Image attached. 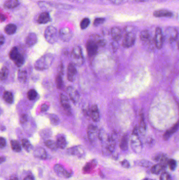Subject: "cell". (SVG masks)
<instances>
[{"label": "cell", "instance_id": "obj_19", "mask_svg": "<svg viewBox=\"0 0 179 180\" xmlns=\"http://www.w3.org/2000/svg\"><path fill=\"white\" fill-rule=\"evenodd\" d=\"M26 44L28 47H32L35 46L38 42V37L35 33H30L26 38Z\"/></svg>", "mask_w": 179, "mask_h": 180}, {"label": "cell", "instance_id": "obj_39", "mask_svg": "<svg viewBox=\"0 0 179 180\" xmlns=\"http://www.w3.org/2000/svg\"><path fill=\"white\" fill-rule=\"evenodd\" d=\"M13 61L16 66H17L18 67H21L24 63V58L22 54L20 53Z\"/></svg>", "mask_w": 179, "mask_h": 180}, {"label": "cell", "instance_id": "obj_46", "mask_svg": "<svg viewBox=\"0 0 179 180\" xmlns=\"http://www.w3.org/2000/svg\"><path fill=\"white\" fill-rule=\"evenodd\" d=\"M160 180H172L171 177L167 172H164L161 174Z\"/></svg>", "mask_w": 179, "mask_h": 180}, {"label": "cell", "instance_id": "obj_15", "mask_svg": "<svg viewBox=\"0 0 179 180\" xmlns=\"http://www.w3.org/2000/svg\"><path fill=\"white\" fill-rule=\"evenodd\" d=\"M140 40L144 44L150 46L153 43L152 40L151 36L149 31L147 30L142 31L140 34Z\"/></svg>", "mask_w": 179, "mask_h": 180}, {"label": "cell", "instance_id": "obj_1", "mask_svg": "<svg viewBox=\"0 0 179 180\" xmlns=\"http://www.w3.org/2000/svg\"><path fill=\"white\" fill-rule=\"evenodd\" d=\"M102 39L98 35H93L90 37L86 43L87 52L89 57H93L96 55L99 47H101Z\"/></svg>", "mask_w": 179, "mask_h": 180}, {"label": "cell", "instance_id": "obj_45", "mask_svg": "<svg viewBox=\"0 0 179 180\" xmlns=\"http://www.w3.org/2000/svg\"><path fill=\"white\" fill-rule=\"evenodd\" d=\"M167 165L169 167L170 169L173 171L175 170V168H177V162H176L175 160L170 159L169 161H168V163H167Z\"/></svg>", "mask_w": 179, "mask_h": 180}, {"label": "cell", "instance_id": "obj_28", "mask_svg": "<svg viewBox=\"0 0 179 180\" xmlns=\"http://www.w3.org/2000/svg\"><path fill=\"white\" fill-rule=\"evenodd\" d=\"M138 129H139V133L141 135H144L146 134V122L144 121V115L141 114L140 116V122L139 125L138 126Z\"/></svg>", "mask_w": 179, "mask_h": 180}, {"label": "cell", "instance_id": "obj_11", "mask_svg": "<svg viewBox=\"0 0 179 180\" xmlns=\"http://www.w3.org/2000/svg\"><path fill=\"white\" fill-rule=\"evenodd\" d=\"M54 170L58 176L63 178H69L72 175L71 172L66 170L61 164H55L54 166Z\"/></svg>", "mask_w": 179, "mask_h": 180}, {"label": "cell", "instance_id": "obj_44", "mask_svg": "<svg viewBox=\"0 0 179 180\" xmlns=\"http://www.w3.org/2000/svg\"><path fill=\"white\" fill-rule=\"evenodd\" d=\"M89 24H90V20L88 18L83 19V20H81L80 24L81 29L85 30L86 28H88V26L89 25Z\"/></svg>", "mask_w": 179, "mask_h": 180}, {"label": "cell", "instance_id": "obj_42", "mask_svg": "<svg viewBox=\"0 0 179 180\" xmlns=\"http://www.w3.org/2000/svg\"><path fill=\"white\" fill-rule=\"evenodd\" d=\"M38 96L37 92L34 89H31L28 91L27 94V97L30 101H33L36 99Z\"/></svg>", "mask_w": 179, "mask_h": 180}, {"label": "cell", "instance_id": "obj_38", "mask_svg": "<svg viewBox=\"0 0 179 180\" xmlns=\"http://www.w3.org/2000/svg\"><path fill=\"white\" fill-rule=\"evenodd\" d=\"M44 143H45L46 147H47L49 149L56 150L58 148L56 142H55L54 141L48 140L46 141Z\"/></svg>", "mask_w": 179, "mask_h": 180}, {"label": "cell", "instance_id": "obj_60", "mask_svg": "<svg viewBox=\"0 0 179 180\" xmlns=\"http://www.w3.org/2000/svg\"><path fill=\"white\" fill-rule=\"evenodd\" d=\"M177 48H178V49H179V41H178V42H177Z\"/></svg>", "mask_w": 179, "mask_h": 180}, {"label": "cell", "instance_id": "obj_20", "mask_svg": "<svg viewBox=\"0 0 179 180\" xmlns=\"http://www.w3.org/2000/svg\"><path fill=\"white\" fill-rule=\"evenodd\" d=\"M111 38L114 41L118 42L121 40L122 38V31L120 28L114 27L111 29L110 31Z\"/></svg>", "mask_w": 179, "mask_h": 180}, {"label": "cell", "instance_id": "obj_25", "mask_svg": "<svg viewBox=\"0 0 179 180\" xmlns=\"http://www.w3.org/2000/svg\"><path fill=\"white\" fill-rule=\"evenodd\" d=\"M179 128V122H178L175 125H174L173 127L168 129L167 131H166V132L164 133V136H163L164 140L165 141L168 140L170 138V137L177 131Z\"/></svg>", "mask_w": 179, "mask_h": 180}, {"label": "cell", "instance_id": "obj_17", "mask_svg": "<svg viewBox=\"0 0 179 180\" xmlns=\"http://www.w3.org/2000/svg\"><path fill=\"white\" fill-rule=\"evenodd\" d=\"M66 92L69 95L71 101L74 103H77L79 99V94L76 90H75L74 87H69L67 88Z\"/></svg>", "mask_w": 179, "mask_h": 180}, {"label": "cell", "instance_id": "obj_53", "mask_svg": "<svg viewBox=\"0 0 179 180\" xmlns=\"http://www.w3.org/2000/svg\"><path fill=\"white\" fill-rule=\"evenodd\" d=\"M23 180H35L33 176L31 175H28L27 176H26L25 178H24Z\"/></svg>", "mask_w": 179, "mask_h": 180}, {"label": "cell", "instance_id": "obj_50", "mask_svg": "<svg viewBox=\"0 0 179 180\" xmlns=\"http://www.w3.org/2000/svg\"><path fill=\"white\" fill-rule=\"evenodd\" d=\"M27 121H28V117H27V115L25 114L22 115L21 117V119H20L21 123H25Z\"/></svg>", "mask_w": 179, "mask_h": 180}, {"label": "cell", "instance_id": "obj_57", "mask_svg": "<svg viewBox=\"0 0 179 180\" xmlns=\"http://www.w3.org/2000/svg\"><path fill=\"white\" fill-rule=\"evenodd\" d=\"M5 161V158H4L3 156H1V163H2Z\"/></svg>", "mask_w": 179, "mask_h": 180}, {"label": "cell", "instance_id": "obj_54", "mask_svg": "<svg viewBox=\"0 0 179 180\" xmlns=\"http://www.w3.org/2000/svg\"><path fill=\"white\" fill-rule=\"evenodd\" d=\"M4 41H5V38L3 35L1 36V38H0V43H1V46H2L4 44Z\"/></svg>", "mask_w": 179, "mask_h": 180}, {"label": "cell", "instance_id": "obj_27", "mask_svg": "<svg viewBox=\"0 0 179 180\" xmlns=\"http://www.w3.org/2000/svg\"><path fill=\"white\" fill-rule=\"evenodd\" d=\"M96 161L95 160H93L91 161V162L87 163L85 166L83 168V172L85 173H89L93 171V170L94 169L96 166H97Z\"/></svg>", "mask_w": 179, "mask_h": 180}, {"label": "cell", "instance_id": "obj_9", "mask_svg": "<svg viewBox=\"0 0 179 180\" xmlns=\"http://www.w3.org/2000/svg\"><path fill=\"white\" fill-rule=\"evenodd\" d=\"M87 135L89 140L91 142H94L97 138H98L99 131L96 126L90 124L87 128Z\"/></svg>", "mask_w": 179, "mask_h": 180}, {"label": "cell", "instance_id": "obj_34", "mask_svg": "<svg viewBox=\"0 0 179 180\" xmlns=\"http://www.w3.org/2000/svg\"><path fill=\"white\" fill-rule=\"evenodd\" d=\"M3 99L6 103L12 104L13 102V96L10 91H5L3 94Z\"/></svg>", "mask_w": 179, "mask_h": 180}, {"label": "cell", "instance_id": "obj_22", "mask_svg": "<svg viewBox=\"0 0 179 180\" xmlns=\"http://www.w3.org/2000/svg\"><path fill=\"white\" fill-rule=\"evenodd\" d=\"M167 168V165L161 163H157L154 165L151 168L152 173L154 174H161L165 172V168Z\"/></svg>", "mask_w": 179, "mask_h": 180}, {"label": "cell", "instance_id": "obj_37", "mask_svg": "<svg viewBox=\"0 0 179 180\" xmlns=\"http://www.w3.org/2000/svg\"><path fill=\"white\" fill-rule=\"evenodd\" d=\"M18 79L20 82H25L27 79V73L25 70H19L18 72Z\"/></svg>", "mask_w": 179, "mask_h": 180}, {"label": "cell", "instance_id": "obj_21", "mask_svg": "<svg viewBox=\"0 0 179 180\" xmlns=\"http://www.w3.org/2000/svg\"><path fill=\"white\" fill-rule=\"evenodd\" d=\"M153 159L154 161H156L157 163H161V164L167 165L168 161L169 159L168 158L167 155L162 153H157L155 155L153 158Z\"/></svg>", "mask_w": 179, "mask_h": 180}, {"label": "cell", "instance_id": "obj_18", "mask_svg": "<svg viewBox=\"0 0 179 180\" xmlns=\"http://www.w3.org/2000/svg\"><path fill=\"white\" fill-rule=\"evenodd\" d=\"M89 115L91 116V118L93 120V121L94 122H97L100 119V115L99 112L98 108L96 104L93 105L91 107V109L89 110Z\"/></svg>", "mask_w": 179, "mask_h": 180}, {"label": "cell", "instance_id": "obj_10", "mask_svg": "<svg viewBox=\"0 0 179 180\" xmlns=\"http://www.w3.org/2000/svg\"><path fill=\"white\" fill-rule=\"evenodd\" d=\"M178 32L175 29L171 27L167 28L165 30L164 39H166L168 43H172L177 39Z\"/></svg>", "mask_w": 179, "mask_h": 180}, {"label": "cell", "instance_id": "obj_55", "mask_svg": "<svg viewBox=\"0 0 179 180\" xmlns=\"http://www.w3.org/2000/svg\"><path fill=\"white\" fill-rule=\"evenodd\" d=\"M5 19H6V17H5V16L4 15H3V14H1V21H2V22L5 21Z\"/></svg>", "mask_w": 179, "mask_h": 180}, {"label": "cell", "instance_id": "obj_5", "mask_svg": "<svg viewBox=\"0 0 179 180\" xmlns=\"http://www.w3.org/2000/svg\"><path fill=\"white\" fill-rule=\"evenodd\" d=\"M130 145L134 152L139 153L141 152L142 144L139 135L132 134L130 137Z\"/></svg>", "mask_w": 179, "mask_h": 180}, {"label": "cell", "instance_id": "obj_32", "mask_svg": "<svg viewBox=\"0 0 179 180\" xmlns=\"http://www.w3.org/2000/svg\"><path fill=\"white\" fill-rule=\"evenodd\" d=\"M16 30H17L16 26L15 24H12V23L8 24L4 29V31L5 32V33L9 36L14 34L16 32Z\"/></svg>", "mask_w": 179, "mask_h": 180}, {"label": "cell", "instance_id": "obj_40", "mask_svg": "<svg viewBox=\"0 0 179 180\" xmlns=\"http://www.w3.org/2000/svg\"><path fill=\"white\" fill-rule=\"evenodd\" d=\"M55 83L58 89H61L63 85V78H62V75L61 74H58L56 76V79H55Z\"/></svg>", "mask_w": 179, "mask_h": 180}, {"label": "cell", "instance_id": "obj_8", "mask_svg": "<svg viewBox=\"0 0 179 180\" xmlns=\"http://www.w3.org/2000/svg\"><path fill=\"white\" fill-rule=\"evenodd\" d=\"M164 36L162 33L161 28H157L154 38V43L156 48L158 49H161L164 45Z\"/></svg>", "mask_w": 179, "mask_h": 180}, {"label": "cell", "instance_id": "obj_49", "mask_svg": "<svg viewBox=\"0 0 179 180\" xmlns=\"http://www.w3.org/2000/svg\"><path fill=\"white\" fill-rule=\"evenodd\" d=\"M6 140L3 137L1 138L0 139V148H4L6 146Z\"/></svg>", "mask_w": 179, "mask_h": 180}, {"label": "cell", "instance_id": "obj_29", "mask_svg": "<svg viewBox=\"0 0 179 180\" xmlns=\"http://www.w3.org/2000/svg\"><path fill=\"white\" fill-rule=\"evenodd\" d=\"M19 4L18 0H6L4 2V6L8 9H13L18 7Z\"/></svg>", "mask_w": 179, "mask_h": 180}, {"label": "cell", "instance_id": "obj_30", "mask_svg": "<svg viewBox=\"0 0 179 180\" xmlns=\"http://www.w3.org/2000/svg\"><path fill=\"white\" fill-rule=\"evenodd\" d=\"M57 147L61 149H64L67 146V141L64 135H59L57 137L56 140Z\"/></svg>", "mask_w": 179, "mask_h": 180}, {"label": "cell", "instance_id": "obj_31", "mask_svg": "<svg viewBox=\"0 0 179 180\" xmlns=\"http://www.w3.org/2000/svg\"><path fill=\"white\" fill-rule=\"evenodd\" d=\"M128 135L124 134L120 141L119 147L120 149L122 151H127L128 148Z\"/></svg>", "mask_w": 179, "mask_h": 180}, {"label": "cell", "instance_id": "obj_24", "mask_svg": "<svg viewBox=\"0 0 179 180\" xmlns=\"http://www.w3.org/2000/svg\"><path fill=\"white\" fill-rule=\"evenodd\" d=\"M34 155L37 158L41 160H45L47 158L46 151L44 148L41 147H38L34 151Z\"/></svg>", "mask_w": 179, "mask_h": 180}, {"label": "cell", "instance_id": "obj_2", "mask_svg": "<svg viewBox=\"0 0 179 180\" xmlns=\"http://www.w3.org/2000/svg\"><path fill=\"white\" fill-rule=\"evenodd\" d=\"M54 56L52 54H46L36 61L34 67L38 71H43L49 68L53 63Z\"/></svg>", "mask_w": 179, "mask_h": 180}, {"label": "cell", "instance_id": "obj_13", "mask_svg": "<svg viewBox=\"0 0 179 180\" xmlns=\"http://www.w3.org/2000/svg\"><path fill=\"white\" fill-rule=\"evenodd\" d=\"M67 153L69 155L76 156L78 158H82L85 156V151L82 146L78 145L72 147L67 150Z\"/></svg>", "mask_w": 179, "mask_h": 180}, {"label": "cell", "instance_id": "obj_43", "mask_svg": "<svg viewBox=\"0 0 179 180\" xmlns=\"http://www.w3.org/2000/svg\"><path fill=\"white\" fill-rule=\"evenodd\" d=\"M8 68L5 66L2 67L1 71V80L3 81L6 80L8 76Z\"/></svg>", "mask_w": 179, "mask_h": 180}, {"label": "cell", "instance_id": "obj_59", "mask_svg": "<svg viewBox=\"0 0 179 180\" xmlns=\"http://www.w3.org/2000/svg\"><path fill=\"white\" fill-rule=\"evenodd\" d=\"M144 180H152V179H151V178H144Z\"/></svg>", "mask_w": 179, "mask_h": 180}, {"label": "cell", "instance_id": "obj_3", "mask_svg": "<svg viewBox=\"0 0 179 180\" xmlns=\"http://www.w3.org/2000/svg\"><path fill=\"white\" fill-rule=\"evenodd\" d=\"M71 58L73 63L75 66H81L84 62V58L83 56V52L80 46H75L71 51Z\"/></svg>", "mask_w": 179, "mask_h": 180}, {"label": "cell", "instance_id": "obj_56", "mask_svg": "<svg viewBox=\"0 0 179 180\" xmlns=\"http://www.w3.org/2000/svg\"><path fill=\"white\" fill-rule=\"evenodd\" d=\"M9 180H18V178L16 176H12L10 177Z\"/></svg>", "mask_w": 179, "mask_h": 180}, {"label": "cell", "instance_id": "obj_58", "mask_svg": "<svg viewBox=\"0 0 179 180\" xmlns=\"http://www.w3.org/2000/svg\"><path fill=\"white\" fill-rule=\"evenodd\" d=\"M137 1H138V2H146V1H147L148 0H136Z\"/></svg>", "mask_w": 179, "mask_h": 180}, {"label": "cell", "instance_id": "obj_7", "mask_svg": "<svg viewBox=\"0 0 179 180\" xmlns=\"http://www.w3.org/2000/svg\"><path fill=\"white\" fill-rule=\"evenodd\" d=\"M104 150L106 152L111 153L114 150L116 147V142L112 137L107 136L106 138L101 141Z\"/></svg>", "mask_w": 179, "mask_h": 180}, {"label": "cell", "instance_id": "obj_47", "mask_svg": "<svg viewBox=\"0 0 179 180\" xmlns=\"http://www.w3.org/2000/svg\"><path fill=\"white\" fill-rule=\"evenodd\" d=\"M104 21H105V20L104 18H96V19H94V25L96 26H99V25H101L102 23H104Z\"/></svg>", "mask_w": 179, "mask_h": 180}, {"label": "cell", "instance_id": "obj_16", "mask_svg": "<svg viewBox=\"0 0 179 180\" xmlns=\"http://www.w3.org/2000/svg\"><path fill=\"white\" fill-rule=\"evenodd\" d=\"M77 74V70L73 63H70L67 68V79L69 81L73 82L75 80Z\"/></svg>", "mask_w": 179, "mask_h": 180}, {"label": "cell", "instance_id": "obj_33", "mask_svg": "<svg viewBox=\"0 0 179 180\" xmlns=\"http://www.w3.org/2000/svg\"><path fill=\"white\" fill-rule=\"evenodd\" d=\"M11 146L12 150L15 152H20L22 150L21 145L18 141H11Z\"/></svg>", "mask_w": 179, "mask_h": 180}, {"label": "cell", "instance_id": "obj_12", "mask_svg": "<svg viewBox=\"0 0 179 180\" xmlns=\"http://www.w3.org/2000/svg\"><path fill=\"white\" fill-rule=\"evenodd\" d=\"M59 38L64 42H68L73 37V32L69 28L64 27L59 30Z\"/></svg>", "mask_w": 179, "mask_h": 180}, {"label": "cell", "instance_id": "obj_6", "mask_svg": "<svg viewBox=\"0 0 179 180\" xmlns=\"http://www.w3.org/2000/svg\"><path fill=\"white\" fill-rule=\"evenodd\" d=\"M135 32H125L122 41V46L125 48H129L134 46L136 42Z\"/></svg>", "mask_w": 179, "mask_h": 180}, {"label": "cell", "instance_id": "obj_36", "mask_svg": "<svg viewBox=\"0 0 179 180\" xmlns=\"http://www.w3.org/2000/svg\"><path fill=\"white\" fill-rule=\"evenodd\" d=\"M20 53L18 51L17 47H13L12 49H11L10 53H9V56L10 59H12V61H14L18 56L19 55Z\"/></svg>", "mask_w": 179, "mask_h": 180}, {"label": "cell", "instance_id": "obj_4", "mask_svg": "<svg viewBox=\"0 0 179 180\" xmlns=\"http://www.w3.org/2000/svg\"><path fill=\"white\" fill-rule=\"evenodd\" d=\"M44 36L47 42L50 44H54L57 42L59 38V33H58L57 29L55 27L49 26L45 30Z\"/></svg>", "mask_w": 179, "mask_h": 180}, {"label": "cell", "instance_id": "obj_41", "mask_svg": "<svg viewBox=\"0 0 179 180\" xmlns=\"http://www.w3.org/2000/svg\"><path fill=\"white\" fill-rule=\"evenodd\" d=\"M49 118L51 123L54 126H56L59 124V119L56 115L54 114H49Z\"/></svg>", "mask_w": 179, "mask_h": 180}, {"label": "cell", "instance_id": "obj_23", "mask_svg": "<svg viewBox=\"0 0 179 180\" xmlns=\"http://www.w3.org/2000/svg\"><path fill=\"white\" fill-rule=\"evenodd\" d=\"M51 21V18L49 13L47 12H41L38 17V22L39 24H47Z\"/></svg>", "mask_w": 179, "mask_h": 180}, {"label": "cell", "instance_id": "obj_52", "mask_svg": "<svg viewBox=\"0 0 179 180\" xmlns=\"http://www.w3.org/2000/svg\"><path fill=\"white\" fill-rule=\"evenodd\" d=\"M110 1L113 4H120L123 1V0H110Z\"/></svg>", "mask_w": 179, "mask_h": 180}, {"label": "cell", "instance_id": "obj_48", "mask_svg": "<svg viewBox=\"0 0 179 180\" xmlns=\"http://www.w3.org/2000/svg\"><path fill=\"white\" fill-rule=\"evenodd\" d=\"M121 165L123 168H129L130 166V163L127 160H124L122 161V162H121Z\"/></svg>", "mask_w": 179, "mask_h": 180}, {"label": "cell", "instance_id": "obj_51", "mask_svg": "<svg viewBox=\"0 0 179 180\" xmlns=\"http://www.w3.org/2000/svg\"><path fill=\"white\" fill-rule=\"evenodd\" d=\"M49 109V106L46 104H43L41 107V112H46Z\"/></svg>", "mask_w": 179, "mask_h": 180}, {"label": "cell", "instance_id": "obj_35", "mask_svg": "<svg viewBox=\"0 0 179 180\" xmlns=\"http://www.w3.org/2000/svg\"><path fill=\"white\" fill-rule=\"evenodd\" d=\"M22 146L24 148L25 150L28 152H31L32 149L33 147L31 145V143H30V141L28 140V139H23L22 141Z\"/></svg>", "mask_w": 179, "mask_h": 180}, {"label": "cell", "instance_id": "obj_26", "mask_svg": "<svg viewBox=\"0 0 179 180\" xmlns=\"http://www.w3.org/2000/svg\"><path fill=\"white\" fill-rule=\"evenodd\" d=\"M154 15L157 18H169L173 16V13L169 10H159L154 12Z\"/></svg>", "mask_w": 179, "mask_h": 180}, {"label": "cell", "instance_id": "obj_14", "mask_svg": "<svg viewBox=\"0 0 179 180\" xmlns=\"http://www.w3.org/2000/svg\"><path fill=\"white\" fill-rule=\"evenodd\" d=\"M59 98H60V102L63 109H64V110L67 113V114H71V107L67 96L61 93L59 96Z\"/></svg>", "mask_w": 179, "mask_h": 180}]
</instances>
